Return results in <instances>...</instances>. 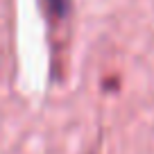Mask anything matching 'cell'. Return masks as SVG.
I'll list each match as a JSON object with an SVG mask.
<instances>
[{
    "label": "cell",
    "instance_id": "obj_1",
    "mask_svg": "<svg viewBox=\"0 0 154 154\" xmlns=\"http://www.w3.org/2000/svg\"><path fill=\"white\" fill-rule=\"evenodd\" d=\"M48 7H50L57 16H63V14L68 11V0H48Z\"/></svg>",
    "mask_w": 154,
    "mask_h": 154
}]
</instances>
